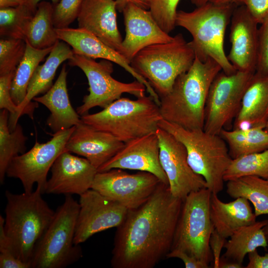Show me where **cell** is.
<instances>
[{"label": "cell", "mask_w": 268, "mask_h": 268, "mask_svg": "<svg viewBox=\"0 0 268 268\" xmlns=\"http://www.w3.org/2000/svg\"><path fill=\"white\" fill-rule=\"evenodd\" d=\"M80 118L83 123L124 143L155 133L163 119L159 105L150 95L134 100L121 97L102 111Z\"/></svg>", "instance_id": "obj_6"}, {"label": "cell", "mask_w": 268, "mask_h": 268, "mask_svg": "<svg viewBox=\"0 0 268 268\" xmlns=\"http://www.w3.org/2000/svg\"><path fill=\"white\" fill-rule=\"evenodd\" d=\"M226 239L214 228L210 237L209 246L213 257L214 268H219L221 251L222 248H224Z\"/></svg>", "instance_id": "obj_42"}, {"label": "cell", "mask_w": 268, "mask_h": 268, "mask_svg": "<svg viewBox=\"0 0 268 268\" xmlns=\"http://www.w3.org/2000/svg\"><path fill=\"white\" fill-rule=\"evenodd\" d=\"M126 35L122 42V55L131 63L143 48L156 44L171 41L174 37L163 31L151 12L133 3L122 11Z\"/></svg>", "instance_id": "obj_18"}, {"label": "cell", "mask_w": 268, "mask_h": 268, "mask_svg": "<svg viewBox=\"0 0 268 268\" xmlns=\"http://www.w3.org/2000/svg\"><path fill=\"white\" fill-rule=\"evenodd\" d=\"M68 64L79 67L86 75L89 84V94L83 97V104L76 108L80 116L88 113L91 108L103 109L127 93L137 98L145 96V85L134 80L130 83L119 81L112 76L114 71L111 62L103 60L97 62L95 59L73 53L68 60Z\"/></svg>", "instance_id": "obj_10"}, {"label": "cell", "mask_w": 268, "mask_h": 268, "mask_svg": "<svg viewBox=\"0 0 268 268\" xmlns=\"http://www.w3.org/2000/svg\"><path fill=\"white\" fill-rule=\"evenodd\" d=\"M117 10L122 12L124 8L130 3L134 4L145 9L149 10L150 0H115Z\"/></svg>", "instance_id": "obj_45"}, {"label": "cell", "mask_w": 268, "mask_h": 268, "mask_svg": "<svg viewBox=\"0 0 268 268\" xmlns=\"http://www.w3.org/2000/svg\"><path fill=\"white\" fill-rule=\"evenodd\" d=\"M265 130L267 132V133H268V121H267L266 125H265Z\"/></svg>", "instance_id": "obj_52"}, {"label": "cell", "mask_w": 268, "mask_h": 268, "mask_svg": "<svg viewBox=\"0 0 268 268\" xmlns=\"http://www.w3.org/2000/svg\"><path fill=\"white\" fill-rule=\"evenodd\" d=\"M54 5L42 0L28 26L25 40L33 47L43 49L54 46L60 40L53 19Z\"/></svg>", "instance_id": "obj_28"}, {"label": "cell", "mask_w": 268, "mask_h": 268, "mask_svg": "<svg viewBox=\"0 0 268 268\" xmlns=\"http://www.w3.org/2000/svg\"><path fill=\"white\" fill-rule=\"evenodd\" d=\"M67 71L64 65L60 74L50 89L43 95L33 100L40 103L50 111L47 125L54 133L69 129L81 122L80 115L72 107L67 85Z\"/></svg>", "instance_id": "obj_24"}, {"label": "cell", "mask_w": 268, "mask_h": 268, "mask_svg": "<svg viewBox=\"0 0 268 268\" xmlns=\"http://www.w3.org/2000/svg\"><path fill=\"white\" fill-rule=\"evenodd\" d=\"M255 73L237 70L228 74L221 70L217 74L211 84L206 101L203 127L205 132L220 135L221 131L235 119L245 91Z\"/></svg>", "instance_id": "obj_11"}, {"label": "cell", "mask_w": 268, "mask_h": 268, "mask_svg": "<svg viewBox=\"0 0 268 268\" xmlns=\"http://www.w3.org/2000/svg\"><path fill=\"white\" fill-rule=\"evenodd\" d=\"M226 186L229 196L244 198L252 203L257 217L268 214V179L244 176L227 181Z\"/></svg>", "instance_id": "obj_30"}, {"label": "cell", "mask_w": 268, "mask_h": 268, "mask_svg": "<svg viewBox=\"0 0 268 268\" xmlns=\"http://www.w3.org/2000/svg\"><path fill=\"white\" fill-rule=\"evenodd\" d=\"M192 3L197 7L204 4L209 1V0H191Z\"/></svg>", "instance_id": "obj_50"}, {"label": "cell", "mask_w": 268, "mask_h": 268, "mask_svg": "<svg viewBox=\"0 0 268 268\" xmlns=\"http://www.w3.org/2000/svg\"><path fill=\"white\" fill-rule=\"evenodd\" d=\"M115 0H84L77 18L79 28L89 31L122 55L123 40Z\"/></svg>", "instance_id": "obj_22"}, {"label": "cell", "mask_w": 268, "mask_h": 268, "mask_svg": "<svg viewBox=\"0 0 268 268\" xmlns=\"http://www.w3.org/2000/svg\"><path fill=\"white\" fill-rule=\"evenodd\" d=\"M79 208L71 195L66 196L35 248L31 268H64L82 258L80 245L74 243Z\"/></svg>", "instance_id": "obj_8"}, {"label": "cell", "mask_w": 268, "mask_h": 268, "mask_svg": "<svg viewBox=\"0 0 268 268\" xmlns=\"http://www.w3.org/2000/svg\"><path fill=\"white\" fill-rule=\"evenodd\" d=\"M22 4L23 0H0V8L16 7Z\"/></svg>", "instance_id": "obj_47"}, {"label": "cell", "mask_w": 268, "mask_h": 268, "mask_svg": "<svg viewBox=\"0 0 268 268\" xmlns=\"http://www.w3.org/2000/svg\"><path fill=\"white\" fill-rule=\"evenodd\" d=\"M161 183L149 172L139 171L131 174L115 168L97 172L91 189L129 210L136 208L146 201Z\"/></svg>", "instance_id": "obj_13"}, {"label": "cell", "mask_w": 268, "mask_h": 268, "mask_svg": "<svg viewBox=\"0 0 268 268\" xmlns=\"http://www.w3.org/2000/svg\"><path fill=\"white\" fill-rule=\"evenodd\" d=\"M15 72L0 75V109L9 112L8 125L12 123L18 111V107L14 103L10 94Z\"/></svg>", "instance_id": "obj_39"}, {"label": "cell", "mask_w": 268, "mask_h": 268, "mask_svg": "<svg viewBox=\"0 0 268 268\" xmlns=\"http://www.w3.org/2000/svg\"><path fill=\"white\" fill-rule=\"evenodd\" d=\"M242 3L258 24L268 16V0H238Z\"/></svg>", "instance_id": "obj_41"}, {"label": "cell", "mask_w": 268, "mask_h": 268, "mask_svg": "<svg viewBox=\"0 0 268 268\" xmlns=\"http://www.w3.org/2000/svg\"><path fill=\"white\" fill-rule=\"evenodd\" d=\"M56 32L59 40L70 46L74 54L93 59L106 60L124 68L136 80L143 83L149 95L157 104H159L158 95L148 82L133 68L131 63L122 55L105 44L92 33L79 27L56 29Z\"/></svg>", "instance_id": "obj_20"}, {"label": "cell", "mask_w": 268, "mask_h": 268, "mask_svg": "<svg viewBox=\"0 0 268 268\" xmlns=\"http://www.w3.org/2000/svg\"><path fill=\"white\" fill-rule=\"evenodd\" d=\"M264 231L265 232L267 240L268 242V221L266 225L264 227Z\"/></svg>", "instance_id": "obj_51"}, {"label": "cell", "mask_w": 268, "mask_h": 268, "mask_svg": "<svg viewBox=\"0 0 268 268\" xmlns=\"http://www.w3.org/2000/svg\"><path fill=\"white\" fill-rule=\"evenodd\" d=\"M155 133L159 145V159L172 195L184 200L191 193L206 188L201 176L191 168L184 145L172 134L158 127Z\"/></svg>", "instance_id": "obj_14"}, {"label": "cell", "mask_w": 268, "mask_h": 268, "mask_svg": "<svg viewBox=\"0 0 268 268\" xmlns=\"http://www.w3.org/2000/svg\"><path fill=\"white\" fill-rule=\"evenodd\" d=\"M9 112L1 109L0 112V182L3 183L7 168L14 157L25 152L27 139L22 126L18 123L10 131L8 128Z\"/></svg>", "instance_id": "obj_31"}, {"label": "cell", "mask_w": 268, "mask_h": 268, "mask_svg": "<svg viewBox=\"0 0 268 268\" xmlns=\"http://www.w3.org/2000/svg\"><path fill=\"white\" fill-rule=\"evenodd\" d=\"M125 143L82 121L75 128L66 150L87 159L97 169L115 156Z\"/></svg>", "instance_id": "obj_21"}, {"label": "cell", "mask_w": 268, "mask_h": 268, "mask_svg": "<svg viewBox=\"0 0 268 268\" xmlns=\"http://www.w3.org/2000/svg\"><path fill=\"white\" fill-rule=\"evenodd\" d=\"M35 11L25 4L0 8L1 38L25 40L28 26Z\"/></svg>", "instance_id": "obj_33"}, {"label": "cell", "mask_w": 268, "mask_h": 268, "mask_svg": "<svg viewBox=\"0 0 268 268\" xmlns=\"http://www.w3.org/2000/svg\"><path fill=\"white\" fill-rule=\"evenodd\" d=\"M74 243L80 245L95 234L117 227L128 210L120 203L90 189L80 196Z\"/></svg>", "instance_id": "obj_15"}, {"label": "cell", "mask_w": 268, "mask_h": 268, "mask_svg": "<svg viewBox=\"0 0 268 268\" xmlns=\"http://www.w3.org/2000/svg\"><path fill=\"white\" fill-rule=\"evenodd\" d=\"M248 255L249 262L246 268H268V253L261 256L255 250Z\"/></svg>", "instance_id": "obj_44"}, {"label": "cell", "mask_w": 268, "mask_h": 268, "mask_svg": "<svg viewBox=\"0 0 268 268\" xmlns=\"http://www.w3.org/2000/svg\"><path fill=\"white\" fill-rule=\"evenodd\" d=\"M26 49L24 40L1 38L0 40V75L15 71Z\"/></svg>", "instance_id": "obj_35"}, {"label": "cell", "mask_w": 268, "mask_h": 268, "mask_svg": "<svg viewBox=\"0 0 268 268\" xmlns=\"http://www.w3.org/2000/svg\"><path fill=\"white\" fill-rule=\"evenodd\" d=\"M256 72L268 74V16L258 29V58Z\"/></svg>", "instance_id": "obj_40"}, {"label": "cell", "mask_w": 268, "mask_h": 268, "mask_svg": "<svg viewBox=\"0 0 268 268\" xmlns=\"http://www.w3.org/2000/svg\"><path fill=\"white\" fill-rule=\"evenodd\" d=\"M4 218L0 215V268H30V266L14 254L10 242L4 230Z\"/></svg>", "instance_id": "obj_38"}, {"label": "cell", "mask_w": 268, "mask_h": 268, "mask_svg": "<svg viewBox=\"0 0 268 268\" xmlns=\"http://www.w3.org/2000/svg\"><path fill=\"white\" fill-rule=\"evenodd\" d=\"M233 11V3L218 4L209 1L192 11H177L176 18V25L191 34L192 40L189 43L196 56L203 62L212 59L228 74L237 71L224 49V36Z\"/></svg>", "instance_id": "obj_4"}, {"label": "cell", "mask_w": 268, "mask_h": 268, "mask_svg": "<svg viewBox=\"0 0 268 268\" xmlns=\"http://www.w3.org/2000/svg\"><path fill=\"white\" fill-rule=\"evenodd\" d=\"M221 70L212 59L203 62L196 56L189 69L177 78L167 94L160 98L162 118L186 129H203L209 89Z\"/></svg>", "instance_id": "obj_2"}, {"label": "cell", "mask_w": 268, "mask_h": 268, "mask_svg": "<svg viewBox=\"0 0 268 268\" xmlns=\"http://www.w3.org/2000/svg\"><path fill=\"white\" fill-rule=\"evenodd\" d=\"M231 48L227 59L237 70L256 72L258 23L243 5L234 10L231 18Z\"/></svg>", "instance_id": "obj_19"}, {"label": "cell", "mask_w": 268, "mask_h": 268, "mask_svg": "<svg viewBox=\"0 0 268 268\" xmlns=\"http://www.w3.org/2000/svg\"><path fill=\"white\" fill-rule=\"evenodd\" d=\"M158 126L184 145L189 165L196 173L203 177L206 188L216 194L222 191L224 175L232 159L222 137L203 129H186L163 119Z\"/></svg>", "instance_id": "obj_5"}, {"label": "cell", "mask_w": 268, "mask_h": 268, "mask_svg": "<svg viewBox=\"0 0 268 268\" xmlns=\"http://www.w3.org/2000/svg\"><path fill=\"white\" fill-rule=\"evenodd\" d=\"M166 258L179 259L183 261L186 268H207L209 267L185 252L178 249L171 250L167 255Z\"/></svg>", "instance_id": "obj_43"}, {"label": "cell", "mask_w": 268, "mask_h": 268, "mask_svg": "<svg viewBox=\"0 0 268 268\" xmlns=\"http://www.w3.org/2000/svg\"><path fill=\"white\" fill-rule=\"evenodd\" d=\"M25 42V53L16 68L10 89L11 98L18 106L25 98L29 81L36 68L54 46L38 49L33 47L27 41Z\"/></svg>", "instance_id": "obj_32"}, {"label": "cell", "mask_w": 268, "mask_h": 268, "mask_svg": "<svg viewBox=\"0 0 268 268\" xmlns=\"http://www.w3.org/2000/svg\"><path fill=\"white\" fill-rule=\"evenodd\" d=\"M243 266L242 264L221 257L219 268H242Z\"/></svg>", "instance_id": "obj_46"}, {"label": "cell", "mask_w": 268, "mask_h": 268, "mask_svg": "<svg viewBox=\"0 0 268 268\" xmlns=\"http://www.w3.org/2000/svg\"><path fill=\"white\" fill-rule=\"evenodd\" d=\"M220 135L226 142L232 159L268 148V133L264 127L232 130L224 129Z\"/></svg>", "instance_id": "obj_29"}, {"label": "cell", "mask_w": 268, "mask_h": 268, "mask_svg": "<svg viewBox=\"0 0 268 268\" xmlns=\"http://www.w3.org/2000/svg\"><path fill=\"white\" fill-rule=\"evenodd\" d=\"M209 1L218 4H228L238 2V0H209Z\"/></svg>", "instance_id": "obj_49"}, {"label": "cell", "mask_w": 268, "mask_h": 268, "mask_svg": "<svg viewBox=\"0 0 268 268\" xmlns=\"http://www.w3.org/2000/svg\"><path fill=\"white\" fill-rule=\"evenodd\" d=\"M247 176L268 179V148L232 159L223 179L227 182Z\"/></svg>", "instance_id": "obj_34"}, {"label": "cell", "mask_w": 268, "mask_h": 268, "mask_svg": "<svg viewBox=\"0 0 268 268\" xmlns=\"http://www.w3.org/2000/svg\"><path fill=\"white\" fill-rule=\"evenodd\" d=\"M43 194L79 196L91 189L97 169L85 158L64 150L51 168Z\"/></svg>", "instance_id": "obj_16"}, {"label": "cell", "mask_w": 268, "mask_h": 268, "mask_svg": "<svg viewBox=\"0 0 268 268\" xmlns=\"http://www.w3.org/2000/svg\"><path fill=\"white\" fill-rule=\"evenodd\" d=\"M84 0H60L54 5L53 19L56 29L69 27L79 14Z\"/></svg>", "instance_id": "obj_37"}, {"label": "cell", "mask_w": 268, "mask_h": 268, "mask_svg": "<svg viewBox=\"0 0 268 268\" xmlns=\"http://www.w3.org/2000/svg\"><path fill=\"white\" fill-rule=\"evenodd\" d=\"M195 58L189 42L178 33L170 42L143 48L134 57L131 65L160 98L171 90L177 78L189 69Z\"/></svg>", "instance_id": "obj_7"}, {"label": "cell", "mask_w": 268, "mask_h": 268, "mask_svg": "<svg viewBox=\"0 0 268 268\" xmlns=\"http://www.w3.org/2000/svg\"><path fill=\"white\" fill-rule=\"evenodd\" d=\"M75 126L54 133L45 143L36 141L27 152L13 158L6 176L19 179L24 192L31 193L35 184L43 190L47 182L48 172L58 156L66 150V143Z\"/></svg>", "instance_id": "obj_12"}, {"label": "cell", "mask_w": 268, "mask_h": 268, "mask_svg": "<svg viewBox=\"0 0 268 268\" xmlns=\"http://www.w3.org/2000/svg\"><path fill=\"white\" fill-rule=\"evenodd\" d=\"M43 0H23V4H25L33 10L36 11L38 3ZM54 5L57 3L60 0H51Z\"/></svg>", "instance_id": "obj_48"}, {"label": "cell", "mask_w": 268, "mask_h": 268, "mask_svg": "<svg viewBox=\"0 0 268 268\" xmlns=\"http://www.w3.org/2000/svg\"><path fill=\"white\" fill-rule=\"evenodd\" d=\"M212 193L206 188L183 201L171 249H178L209 266L213 257L209 240L214 229L210 216Z\"/></svg>", "instance_id": "obj_9"}, {"label": "cell", "mask_w": 268, "mask_h": 268, "mask_svg": "<svg viewBox=\"0 0 268 268\" xmlns=\"http://www.w3.org/2000/svg\"><path fill=\"white\" fill-rule=\"evenodd\" d=\"M183 200L161 183L138 207L129 209L117 227L111 265L113 268H153L171 249Z\"/></svg>", "instance_id": "obj_1"}, {"label": "cell", "mask_w": 268, "mask_h": 268, "mask_svg": "<svg viewBox=\"0 0 268 268\" xmlns=\"http://www.w3.org/2000/svg\"><path fill=\"white\" fill-rule=\"evenodd\" d=\"M210 216L214 228L226 238L241 227L255 223L257 217L248 200L238 198L225 202L214 193L210 198Z\"/></svg>", "instance_id": "obj_26"}, {"label": "cell", "mask_w": 268, "mask_h": 268, "mask_svg": "<svg viewBox=\"0 0 268 268\" xmlns=\"http://www.w3.org/2000/svg\"><path fill=\"white\" fill-rule=\"evenodd\" d=\"M115 168L149 172L169 186L167 175L160 162L159 141L155 133L125 142L115 156L97 169V172Z\"/></svg>", "instance_id": "obj_17"}, {"label": "cell", "mask_w": 268, "mask_h": 268, "mask_svg": "<svg viewBox=\"0 0 268 268\" xmlns=\"http://www.w3.org/2000/svg\"><path fill=\"white\" fill-rule=\"evenodd\" d=\"M73 55L72 49L66 42L60 40L54 45L45 63L36 68L29 81L27 94L22 103L18 106V111L12 123L8 126L13 131L18 124L19 118L27 114L32 119L38 103L32 102L33 98L40 94H44L53 86V80L59 67Z\"/></svg>", "instance_id": "obj_23"}, {"label": "cell", "mask_w": 268, "mask_h": 268, "mask_svg": "<svg viewBox=\"0 0 268 268\" xmlns=\"http://www.w3.org/2000/svg\"><path fill=\"white\" fill-rule=\"evenodd\" d=\"M180 0H150L149 10L165 32L169 34L176 25L177 8Z\"/></svg>", "instance_id": "obj_36"}, {"label": "cell", "mask_w": 268, "mask_h": 268, "mask_svg": "<svg viewBox=\"0 0 268 268\" xmlns=\"http://www.w3.org/2000/svg\"><path fill=\"white\" fill-rule=\"evenodd\" d=\"M268 121V74L255 72L244 93L233 130L265 128Z\"/></svg>", "instance_id": "obj_25"}, {"label": "cell", "mask_w": 268, "mask_h": 268, "mask_svg": "<svg viewBox=\"0 0 268 268\" xmlns=\"http://www.w3.org/2000/svg\"><path fill=\"white\" fill-rule=\"evenodd\" d=\"M268 221H256L236 231L226 241V251L222 257L243 265L245 256L250 252L259 247L267 249L268 242L263 228Z\"/></svg>", "instance_id": "obj_27"}, {"label": "cell", "mask_w": 268, "mask_h": 268, "mask_svg": "<svg viewBox=\"0 0 268 268\" xmlns=\"http://www.w3.org/2000/svg\"><path fill=\"white\" fill-rule=\"evenodd\" d=\"M41 188L31 193L5 192L4 230L16 257L28 264L35 248L51 223L55 211L43 199Z\"/></svg>", "instance_id": "obj_3"}]
</instances>
